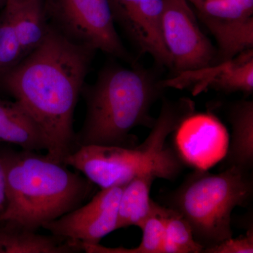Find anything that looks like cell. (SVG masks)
Instances as JSON below:
<instances>
[{"mask_svg":"<svg viewBox=\"0 0 253 253\" xmlns=\"http://www.w3.org/2000/svg\"><path fill=\"white\" fill-rule=\"evenodd\" d=\"M124 186L101 189L84 206L43 224L42 228L80 246L99 244L105 236L117 230L118 206Z\"/></svg>","mask_w":253,"mask_h":253,"instance_id":"9c48e42d","label":"cell"},{"mask_svg":"<svg viewBox=\"0 0 253 253\" xmlns=\"http://www.w3.org/2000/svg\"><path fill=\"white\" fill-rule=\"evenodd\" d=\"M217 43L218 61L253 49V0H186Z\"/></svg>","mask_w":253,"mask_h":253,"instance_id":"ba28073f","label":"cell"},{"mask_svg":"<svg viewBox=\"0 0 253 253\" xmlns=\"http://www.w3.org/2000/svg\"><path fill=\"white\" fill-rule=\"evenodd\" d=\"M24 58L11 20L3 10L0 16V76Z\"/></svg>","mask_w":253,"mask_h":253,"instance_id":"ffe728a7","label":"cell"},{"mask_svg":"<svg viewBox=\"0 0 253 253\" xmlns=\"http://www.w3.org/2000/svg\"><path fill=\"white\" fill-rule=\"evenodd\" d=\"M115 23L141 54L172 70V59L162 33L163 0H109Z\"/></svg>","mask_w":253,"mask_h":253,"instance_id":"8fae6325","label":"cell"},{"mask_svg":"<svg viewBox=\"0 0 253 253\" xmlns=\"http://www.w3.org/2000/svg\"><path fill=\"white\" fill-rule=\"evenodd\" d=\"M0 238L2 253H72L82 251L81 246L59 236L41 235L18 228L0 230Z\"/></svg>","mask_w":253,"mask_h":253,"instance_id":"e0dca14e","label":"cell"},{"mask_svg":"<svg viewBox=\"0 0 253 253\" xmlns=\"http://www.w3.org/2000/svg\"><path fill=\"white\" fill-rule=\"evenodd\" d=\"M4 163L7 206L0 222L36 231L73 211L92 193L94 184L66 165L35 151H0Z\"/></svg>","mask_w":253,"mask_h":253,"instance_id":"3957f363","label":"cell"},{"mask_svg":"<svg viewBox=\"0 0 253 253\" xmlns=\"http://www.w3.org/2000/svg\"><path fill=\"white\" fill-rule=\"evenodd\" d=\"M7 206V189H6V172L2 158L0 156V217Z\"/></svg>","mask_w":253,"mask_h":253,"instance_id":"7402d4cb","label":"cell"},{"mask_svg":"<svg viewBox=\"0 0 253 253\" xmlns=\"http://www.w3.org/2000/svg\"><path fill=\"white\" fill-rule=\"evenodd\" d=\"M253 225L246 231V234L237 238L231 237L213 247L205 249L202 253H253Z\"/></svg>","mask_w":253,"mask_h":253,"instance_id":"44dd1931","label":"cell"},{"mask_svg":"<svg viewBox=\"0 0 253 253\" xmlns=\"http://www.w3.org/2000/svg\"><path fill=\"white\" fill-rule=\"evenodd\" d=\"M161 84L164 89H190L194 96L210 89L251 96L253 93V49L208 67L176 73L169 79L161 81Z\"/></svg>","mask_w":253,"mask_h":253,"instance_id":"7c38bea8","label":"cell"},{"mask_svg":"<svg viewBox=\"0 0 253 253\" xmlns=\"http://www.w3.org/2000/svg\"><path fill=\"white\" fill-rule=\"evenodd\" d=\"M50 26L74 44L131 62L115 27L109 0H43Z\"/></svg>","mask_w":253,"mask_h":253,"instance_id":"8992f818","label":"cell"},{"mask_svg":"<svg viewBox=\"0 0 253 253\" xmlns=\"http://www.w3.org/2000/svg\"><path fill=\"white\" fill-rule=\"evenodd\" d=\"M176 154L194 170H209L225 158L229 134L220 120L211 113H194L173 131Z\"/></svg>","mask_w":253,"mask_h":253,"instance_id":"30bf717a","label":"cell"},{"mask_svg":"<svg viewBox=\"0 0 253 253\" xmlns=\"http://www.w3.org/2000/svg\"><path fill=\"white\" fill-rule=\"evenodd\" d=\"M163 1V37L174 74L219 63L217 48L201 31L197 16L188 1Z\"/></svg>","mask_w":253,"mask_h":253,"instance_id":"52a82bcc","label":"cell"},{"mask_svg":"<svg viewBox=\"0 0 253 253\" xmlns=\"http://www.w3.org/2000/svg\"><path fill=\"white\" fill-rule=\"evenodd\" d=\"M4 11L14 26L25 57L41 45L47 35L49 24L43 0H6Z\"/></svg>","mask_w":253,"mask_h":253,"instance_id":"9a60e30c","label":"cell"},{"mask_svg":"<svg viewBox=\"0 0 253 253\" xmlns=\"http://www.w3.org/2000/svg\"><path fill=\"white\" fill-rule=\"evenodd\" d=\"M156 179L163 177L159 172L151 171L136 176L124 186L120 198L116 229L142 226L154 209L155 201L150 197V193Z\"/></svg>","mask_w":253,"mask_h":253,"instance_id":"2e32d148","label":"cell"},{"mask_svg":"<svg viewBox=\"0 0 253 253\" xmlns=\"http://www.w3.org/2000/svg\"><path fill=\"white\" fill-rule=\"evenodd\" d=\"M6 0H0V6H2V5L5 4V3H6Z\"/></svg>","mask_w":253,"mask_h":253,"instance_id":"603a6c76","label":"cell"},{"mask_svg":"<svg viewBox=\"0 0 253 253\" xmlns=\"http://www.w3.org/2000/svg\"><path fill=\"white\" fill-rule=\"evenodd\" d=\"M0 253H2V251H1V241H0Z\"/></svg>","mask_w":253,"mask_h":253,"instance_id":"d4e9b609","label":"cell"},{"mask_svg":"<svg viewBox=\"0 0 253 253\" xmlns=\"http://www.w3.org/2000/svg\"><path fill=\"white\" fill-rule=\"evenodd\" d=\"M160 205L154 203V209L140 228L142 239L133 249L108 248L101 245H81L82 251L88 253H161L165 241V224L159 211Z\"/></svg>","mask_w":253,"mask_h":253,"instance_id":"d6986e66","label":"cell"},{"mask_svg":"<svg viewBox=\"0 0 253 253\" xmlns=\"http://www.w3.org/2000/svg\"><path fill=\"white\" fill-rule=\"evenodd\" d=\"M14 1H18V2H24V1H28V0H14Z\"/></svg>","mask_w":253,"mask_h":253,"instance_id":"cb8c5ba5","label":"cell"},{"mask_svg":"<svg viewBox=\"0 0 253 253\" xmlns=\"http://www.w3.org/2000/svg\"><path fill=\"white\" fill-rule=\"evenodd\" d=\"M227 118L231 136L224 158L225 168L237 166L248 171L253 168V101L242 99L229 104Z\"/></svg>","mask_w":253,"mask_h":253,"instance_id":"4fadbf2b","label":"cell"},{"mask_svg":"<svg viewBox=\"0 0 253 253\" xmlns=\"http://www.w3.org/2000/svg\"><path fill=\"white\" fill-rule=\"evenodd\" d=\"M252 172L237 166L218 174L194 170L168 196V207L189 223L203 251L233 237L231 213L236 207H247L253 200Z\"/></svg>","mask_w":253,"mask_h":253,"instance_id":"5b68a950","label":"cell"},{"mask_svg":"<svg viewBox=\"0 0 253 253\" xmlns=\"http://www.w3.org/2000/svg\"><path fill=\"white\" fill-rule=\"evenodd\" d=\"M164 89L149 70L136 65L127 68L106 64L92 84H84L82 88L86 115L76 134L77 149L88 145L137 146V136L131 131L139 126L152 127L156 118L150 111Z\"/></svg>","mask_w":253,"mask_h":253,"instance_id":"7a4b0ae2","label":"cell"},{"mask_svg":"<svg viewBox=\"0 0 253 253\" xmlns=\"http://www.w3.org/2000/svg\"><path fill=\"white\" fill-rule=\"evenodd\" d=\"M195 111L188 98H163L162 106L149 135L132 148L88 145L78 147L63 161L101 189L124 186L143 173L156 171L163 179L173 180L182 172L183 163L172 147L166 145L168 136L179 123Z\"/></svg>","mask_w":253,"mask_h":253,"instance_id":"277c9868","label":"cell"},{"mask_svg":"<svg viewBox=\"0 0 253 253\" xmlns=\"http://www.w3.org/2000/svg\"><path fill=\"white\" fill-rule=\"evenodd\" d=\"M165 224V241L161 253H202L194 240L189 223L175 210L160 205Z\"/></svg>","mask_w":253,"mask_h":253,"instance_id":"ac0fdd59","label":"cell"},{"mask_svg":"<svg viewBox=\"0 0 253 253\" xmlns=\"http://www.w3.org/2000/svg\"><path fill=\"white\" fill-rule=\"evenodd\" d=\"M17 145L26 151L48 149L44 133L16 101L0 100V143Z\"/></svg>","mask_w":253,"mask_h":253,"instance_id":"5bb4252c","label":"cell"},{"mask_svg":"<svg viewBox=\"0 0 253 253\" xmlns=\"http://www.w3.org/2000/svg\"><path fill=\"white\" fill-rule=\"evenodd\" d=\"M96 50L78 45L49 26L44 42L0 76V85L34 120L46 156L63 163L77 149L73 116Z\"/></svg>","mask_w":253,"mask_h":253,"instance_id":"6da1fadb","label":"cell"}]
</instances>
